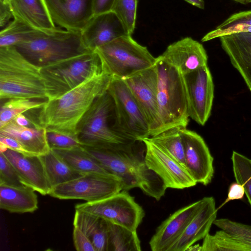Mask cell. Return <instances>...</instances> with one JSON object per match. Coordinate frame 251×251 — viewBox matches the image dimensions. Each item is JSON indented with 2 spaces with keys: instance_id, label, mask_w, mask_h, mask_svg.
<instances>
[{
  "instance_id": "obj_1",
  "label": "cell",
  "mask_w": 251,
  "mask_h": 251,
  "mask_svg": "<svg viewBox=\"0 0 251 251\" xmlns=\"http://www.w3.org/2000/svg\"><path fill=\"white\" fill-rule=\"evenodd\" d=\"M82 146L106 171L121 180L123 190L138 187L156 201L164 195L167 188L164 182L146 165L142 140Z\"/></svg>"
},
{
  "instance_id": "obj_2",
  "label": "cell",
  "mask_w": 251,
  "mask_h": 251,
  "mask_svg": "<svg viewBox=\"0 0 251 251\" xmlns=\"http://www.w3.org/2000/svg\"><path fill=\"white\" fill-rule=\"evenodd\" d=\"M112 76L103 72L55 99L47 100L36 121L47 131L76 136L79 121L96 100L106 92Z\"/></svg>"
},
{
  "instance_id": "obj_3",
  "label": "cell",
  "mask_w": 251,
  "mask_h": 251,
  "mask_svg": "<svg viewBox=\"0 0 251 251\" xmlns=\"http://www.w3.org/2000/svg\"><path fill=\"white\" fill-rule=\"evenodd\" d=\"M41 67L26 59L14 46L0 47V99L47 100Z\"/></svg>"
},
{
  "instance_id": "obj_4",
  "label": "cell",
  "mask_w": 251,
  "mask_h": 251,
  "mask_svg": "<svg viewBox=\"0 0 251 251\" xmlns=\"http://www.w3.org/2000/svg\"><path fill=\"white\" fill-rule=\"evenodd\" d=\"M32 64L42 67L91 51L84 44L80 32L55 28L35 29L24 41L14 46Z\"/></svg>"
},
{
  "instance_id": "obj_5",
  "label": "cell",
  "mask_w": 251,
  "mask_h": 251,
  "mask_svg": "<svg viewBox=\"0 0 251 251\" xmlns=\"http://www.w3.org/2000/svg\"><path fill=\"white\" fill-rule=\"evenodd\" d=\"M158 76L157 100L161 132L186 128L189 117L183 75L160 56L154 64Z\"/></svg>"
},
{
  "instance_id": "obj_6",
  "label": "cell",
  "mask_w": 251,
  "mask_h": 251,
  "mask_svg": "<svg viewBox=\"0 0 251 251\" xmlns=\"http://www.w3.org/2000/svg\"><path fill=\"white\" fill-rule=\"evenodd\" d=\"M47 100L58 98L104 72L101 59L90 51L41 67Z\"/></svg>"
},
{
  "instance_id": "obj_7",
  "label": "cell",
  "mask_w": 251,
  "mask_h": 251,
  "mask_svg": "<svg viewBox=\"0 0 251 251\" xmlns=\"http://www.w3.org/2000/svg\"><path fill=\"white\" fill-rule=\"evenodd\" d=\"M104 72L112 78L125 80L153 66L155 58L148 49L126 35L97 48Z\"/></svg>"
},
{
  "instance_id": "obj_8",
  "label": "cell",
  "mask_w": 251,
  "mask_h": 251,
  "mask_svg": "<svg viewBox=\"0 0 251 251\" xmlns=\"http://www.w3.org/2000/svg\"><path fill=\"white\" fill-rule=\"evenodd\" d=\"M76 135L83 146L135 141L119 130L114 101L108 91L96 100L81 118L76 127Z\"/></svg>"
},
{
  "instance_id": "obj_9",
  "label": "cell",
  "mask_w": 251,
  "mask_h": 251,
  "mask_svg": "<svg viewBox=\"0 0 251 251\" xmlns=\"http://www.w3.org/2000/svg\"><path fill=\"white\" fill-rule=\"evenodd\" d=\"M107 91L114 103L120 132L134 141L150 137V128L139 104L124 80L112 78Z\"/></svg>"
},
{
  "instance_id": "obj_10",
  "label": "cell",
  "mask_w": 251,
  "mask_h": 251,
  "mask_svg": "<svg viewBox=\"0 0 251 251\" xmlns=\"http://www.w3.org/2000/svg\"><path fill=\"white\" fill-rule=\"evenodd\" d=\"M75 209L95 214L132 230H137L145 216L143 208L126 190L99 201L77 204Z\"/></svg>"
},
{
  "instance_id": "obj_11",
  "label": "cell",
  "mask_w": 251,
  "mask_h": 251,
  "mask_svg": "<svg viewBox=\"0 0 251 251\" xmlns=\"http://www.w3.org/2000/svg\"><path fill=\"white\" fill-rule=\"evenodd\" d=\"M123 190L121 180L112 175L86 173L51 188L49 195L61 200L78 199L93 202Z\"/></svg>"
},
{
  "instance_id": "obj_12",
  "label": "cell",
  "mask_w": 251,
  "mask_h": 251,
  "mask_svg": "<svg viewBox=\"0 0 251 251\" xmlns=\"http://www.w3.org/2000/svg\"><path fill=\"white\" fill-rule=\"evenodd\" d=\"M189 118L201 126L209 119L214 99L213 78L207 65L183 75Z\"/></svg>"
},
{
  "instance_id": "obj_13",
  "label": "cell",
  "mask_w": 251,
  "mask_h": 251,
  "mask_svg": "<svg viewBox=\"0 0 251 251\" xmlns=\"http://www.w3.org/2000/svg\"><path fill=\"white\" fill-rule=\"evenodd\" d=\"M142 140L146 146L147 166L162 179L167 188L183 189L196 185L197 183L184 166L151 141L149 137Z\"/></svg>"
},
{
  "instance_id": "obj_14",
  "label": "cell",
  "mask_w": 251,
  "mask_h": 251,
  "mask_svg": "<svg viewBox=\"0 0 251 251\" xmlns=\"http://www.w3.org/2000/svg\"><path fill=\"white\" fill-rule=\"evenodd\" d=\"M149 123L150 137L161 132L157 100L158 76L155 65L124 80Z\"/></svg>"
},
{
  "instance_id": "obj_15",
  "label": "cell",
  "mask_w": 251,
  "mask_h": 251,
  "mask_svg": "<svg viewBox=\"0 0 251 251\" xmlns=\"http://www.w3.org/2000/svg\"><path fill=\"white\" fill-rule=\"evenodd\" d=\"M184 151L185 167L197 183H210L214 170V158L203 139L197 132L180 128Z\"/></svg>"
},
{
  "instance_id": "obj_16",
  "label": "cell",
  "mask_w": 251,
  "mask_h": 251,
  "mask_svg": "<svg viewBox=\"0 0 251 251\" xmlns=\"http://www.w3.org/2000/svg\"><path fill=\"white\" fill-rule=\"evenodd\" d=\"M203 199L183 207L171 214L156 228L149 245L152 251H169L200 209Z\"/></svg>"
},
{
  "instance_id": "obj_17",
  "label": "cell",
  "mask_w": 251,
  "mask_h": 251,
  "mask_svg": "<svg viewBox=\"0 0 251 251\" xmlns=\"http://www.w3.org/2000/svg\"><path fill=\"white\" fill-rule=\"evenodd\" d=\"M54 24L81 32L93 17V0H44Z\"/></svg>"
},
{
  "instance_id": "obj_18",
  "label": "cell",
  "mask_w": 251,
  "mask_h": 251,
  "mask_svg": "<svg viewBox=\"0 0 251 251\" xmlns=\"http://www.w3.org/2000/svg\"><path fill=\"white\" fill-rule=\"evenodd\" d=\"M80 33L84 44L91 51L128 34L112 11L94 15Z\"/></svg>"
},
{
  "instance_id": "obj_19",
  "label": "cell",
  "mask_w": 251,
  "mask_h": 251,
  "mask_svg": "<svg viewBox=\"0 0 251 251\" xmlns=\"http://www.w3.org/2000/svg\"><path fill=\"white\" fill-rule=\"evenodd\" d=\"M160 56L183 75L207 65L208 56L203 45L190 37L170 44Z\"/></svg>"
},
{
  "instance_id": "obj_20",
  "label": "cell",
  "mask_w": 251,
  "mask_h": 251,
  "mask_svg": "<svg viewBox=\"0 0 251 251\" xmlns=\"http://www.w3.org/2000/svg\"><path fill=\"white\" fill-rule=\"evenodd\" d=\"M2 152L16 169L22 183L41 195H49L51 187L40 156L25 155L7 149Z\"/></svg>"
},
{
  "instance_id": "obj_21",
  "label": "cell",
  "mask_w": 251,
  "mask_h": 251,
  "mask_svg": "<svg viewBox=\"0 0 251 251\" xmlns=\"http://www.w3.org/2000/svg\"><path fill=\"white\" fill-rule=\"evenodd\" d=\"M202 199L203 203L200 209L169 251H186L189 247L203 239L209 233L212 225L216 219L218 209L213 197H206Z\"/></svg>"
},
{
  "instance_id": "obj_22",
  "label": "cell",
  "mask_w": 251,
  "mask_h": 251,
  "mask_svg": "<svg viewBox=\"0 0 251 251\" xmlns=\"http://www.w3.org/2000/svg\"><path fill=\"white\" fill-rule=\"evenodd\" d=\"M221 46L251 92V33L239 32L220 37Z\"/></svg>"
},
{
  "instance_id": "obj_23",
  "label": "cell",
  "mask_w": 251,
  "mask_h": 251,
  "mask_svg": "<svg viewBox=\"0 0 251 251\" xmlns=\"http://www.w3.org/2000/svg\"><path fill=\"white\" fill-rule=\"evenodd\" d=\"M0 135L17 140L30 155L41 156L50 150L47 138V129L42 126H22L12 121L0 128Z\"/></svg>"
},
{
  "instance_id": "obj_24",
  "label": "cell",
  "mask_w": 251,
  "mask_h": 251,
  "mask_svg": "<svg viewBox=\"0 0 251 251\" xmlns=\"http://www.w3.org/2000/svg\"><path fill=\"white\" fill-rule=\"evenodd\" d=\"M14 18L40 30L55 28L44 0H10Z\"/></svg>"
},
{
  "instance_id": "obj_25",
  "label": "cell",
  "mask_w": 251,
  "mask_h": 251,
  "mask_svg": "<svg viewBox=\"0 0 251 251\" xmlns=\"http://www.w3.org/2000/svg\"><path fill=\"white\" fill-rule=\"evenodd\" d=\"M35 190L24 185L15 187L0 184V208L11 213H31L38 208Z\"/></svg>"
},
{
  "instance_id": "obj_26",
  "label": "cell",
  "mask_w": 251,
  "mask_h": 251,
  "mask_svg": "<svg viewBox=\"0 0 251 251\" xmlns=\"http://www.w3.org/2000/svg\"><path fill=\"white\" fill-rule=\"evenodd\" d=\"M73 225L79 228L93 243L96 251H108L107 221L95 214L75 209Z\"/></svg>"
},
{
  "instance_id": "obj_27",
  "label": "cell",
  "mask_w": 251,
  "mask_h": 251,
  "mask_svg": "<svg viewBox=\"0 0 251 251\" xmlns=\"http://www.w3.org/2000/svg\"><path fill=\"white\" fill-rule=\"evenodd\" d=\"M40 156L51 188L84 175L72 168L52 150Z\"/></svg>"
},
{
  "instance_id": "obj_28",
  "label": "cell",
  "mask_w": 251,
  "mask_h": 251,
  "mask_svg": "<svg viewBox=\"0 0 251 251\" xmlns=\"http://www.w3.org/2000/svg\"><path fill=\"white\" fill-rule=\"evenodd\" d=\"M52 150L70 166L82 174L112 175L102 167L82 146L69 150Z\"/></svg>"
},
{
  "instance_id": "obj_29",
  "label": "cell",
  "mask_w": 251,
  "mask_h": 251,
  "mask_svg": "<svg viewBox=\"0 0 251 251\" xmlns=\"http://www.w3.org/2000/svg\"><path fill=\"white\" fill-rule=\"evenodd\" d=\"M107 222L109 251H140L141 250L140 241L136 230H132L108 221Z\"/></svg>"
},
{
  "instance_id": "obj_30",
  "label": "cell",
  "mask_w": 251,
  "mask_h": 251,
  "mask_svg": "<svg viewBox=\"0 0 251 251\" xmlns=\"http://www.w3.org/2000/svg\"><path fill=\"white\" fill-rule=\"evenodd\" d=\"M180 128H172L149 139L185 167L184 146Z\"/></svg>"
},
{
  "instance_id": "obj_31",
  "label": "cell",
  "mask_w": 251,
  "mask_h": 251,
  "mask_svg": "<svg viewBox=\"0 0 251 251\" xmlns=\"http://www.w3.org/2000/svg\"><path fill=\"white\" fill-rule=\"evenodd\" d=\"M46 101L27 98H12L4 100L0 106V128L21 114L41 108Z\"/></svg>"
},
{
  "instance_id": "obj_32",
  "label": "cell",
  "mask_w": 251,
  "mask_h": 251,
  "mask_svg": "<svg viewBox=\"0 0 251 251\" xmlns=\"http://www.w3.org/2000/svg\"><path fill=\"white\" fill-rule=\"evenodd\" d=\"M251 26V10L234 13L215 29L206 34L201 39L203 42L222 36L239 32L244 27Z\"/></svg>"
},
{
  "instance_id": "obj_33",
  "label": "cell",
  "mask_w": 251,
  "mask_h": 251,
  "mask_svg": "<svg viewBox=\"0 0 251 251\" xmlns=\"http://www.w3.org/2000/svg\"><path fill=\"white\" fill-rule=\"evenodd\" d=\"M203 239L201 251H250L246 246L222 229L213 235L207 234Z\"/></svg>"
},
{
  "instance_id": "obj_34",
  "label": "cell",
  "mask_w": 251,
  "mask_h": 251,
  "mask_svg": "<svg viewBox=\"0 0 251 251\" xmlns=\"http://www.w3.org/2000/svg\"><path fill=\"white\" fill-rule=\"evenodd\" d=\"M35 29L14 18L9 25L0 31V47L14 46L25 41Z\"/></svg>"
},
{
  "instance_id": "obj_35",
  "label": "cell",
  "mask_w": 251,
  "mask_h": 251,
  "mask_svg": "<svg viewBox=\"0 0 251 251\" xmlns=\"http://www.w3.org/2000/svg\"><path fill=\"white\" fill-rule=\"evenodd\" d=\"M231 160L235 180L243 186L251 206V159L233 151Z\"/></svg>"
},
{
  "instance_id": "obj_36",
  "label": "cell",
  "mask_w": 251,
  "mask_h": 251,
  "mask_svg": "<svg viewBox=\"0 0 251 251\" xmlns=\"http://www.w3.org/2000/svg\"><path fill=\"white\" fill-rule=\"evenodd\" d=\"M213 224L229 233L251 251V226L226 218L216 219Z\"/></svg>"
},
{
  "instance_id": "obj_37",
  "label": "cell",
  "mask_w": 251,
  "mask_h": 251,
  "mask_svg": "<svg viewBox=\"0 0 251 251\" xmlns=\"http://www.w3.org/2000/svg\"><path fill=\"white\" fill-rule=\"evenodd\" d=\"M137 0H115L112 11L122 22L127 33L134 31L136 20Z\"/></svg>"
},
{
  "instance_id": "obj_38",
  "label": "cell",
  "mask_w": 251,
  "mask_h": 251,
  "mask_svg": "<svg viewBox=\"0 0 251 251\" xmlns=\"http://www.w3.org/2000/svg\"><path fill=\"white\" fill-rule=\"evenodd\" d=\"M47 138L52 150H69L81 146L76 136L47 131Z\"/></svg>"
},
{
  "instance_id": "obj_39",
  "label": "cell",
  "mask_w": 251,
  "mask_h": 251,
  "mask_svg": "<svg viewBox=\"0 0 251 251\" xmlns=\"http://www.w3.org/2000/svg\"><path fill=\"white\" fill-rule=\"evenodd\" d=\"M0 184L15 187L25 185L14 167L2 152H0Z\"/></svg>"
},
{
  "instance_id": "obj_40",
  "label": "cell",
  "mask_w": 251,
  "mask_h": 251,
  "mask_svg": "<svg viewBox=\"0 0 251 251\" xmlns=\"http://www.w3.org/2000/svg\"><path fill=\"white\" fill-rule=\"evenodd\" d=\"M73 237L76 250L78 251H96L91 240L76 226H74Z\"/></svg>"
},
{
  "instance_id": "obj_41",
  "label": "cell",
  "mask_w": 251,
  "mask_h": 251,
  "mask_svg": "<svg viewBox=\"0 0 251 251\" xmlns=\"http://www.w3.org/2000/svg\"><path fill=\"white\" fill-rule=\"evenodd\" d=\"M14 19L10 0H0V31L4 29Z\"/></svg>"
},
{
  "instance_id": "obj_42",
  "label": "cell",
  "mask_w": 251,
  "mask_h": 251,
  "mask_svg": "<svg viewBox=\"0 0 251 251\" xmlns=\"http://www.w3.org/2000/svg\"><path fill=\"white\" fill-rule=\"evenodd\" d=\"M245 194V189L242 184L236 181L231 183L228 189L227 197L220 207L230 201L242 199Z\"/></svg>"
},
{
  "instance_id": "obj_43",
  "label": "cell",
  "mask_w": 251,
  "mask_h": 251,
  "mask_svg": "<svg viewBox=\"0 0 251 251\" xmlns=\"http://www.w3.org/2000/svg\"><path fill=\"white\" fill-rule=\"evenodd\" d=\"M0 144L25 155H30L17 140L10 137L0 135Z\"/></svg>"
},
{
  "instance_id": "obj_44",
  "label": "cell",
  "mask_w": 251,
  "mask_h": 251,
  "mask_svg": "<svg viewBox=\"0 0 251 251\" xmlns=\"http://www.w3.org/2000/svg\"><path fill=\"white\" fill-rule=\"evenodd\" d=\"M115 1V0H93L94 15L112 11Z\"/></svg>"
},
{
  "instance_id": "obj_45",
  "label": "cell",
  "mask_w": 251,
  "mask_h": 251,
  "mask_svg": "<svg viewBox=\"0 0 251 251\" xmlns=\"http://www.w3.org/2000/svg\"><path fill=\"white\" fill-rule=\"evenodd\" d=\"M189 4L200 9L204 8V1L203 0H184Z\"/></svg>"
},
{
  "instance_id": "obj_46",
  "label": "cell",
  "mask_w": 251,
  "mask_h": 251,
  "mask_svg": "<svg viewBox=\"0 0 251 251\" xmlns=\"http://www.w3.org/2000/svg\"><path fill=\"white\" fill-rule=\"evenodd\" d=\"M186 251H201V246H200L199 244L195 245L194 246L192 245L189 247Z\"/></svg>"
},
{
  "instance_id": "obj_47",
  "label": "cell",
  "mask_w": 251,
  "mask_h": 251,
  "mask_svg": "<svg viewBox=\"0 0 251 251\" xmlns=\"http://www.w3.org/2000/svg\"><path fill=\"white\" fill-rule=\"evenodd\" d=\"M235 1L239 2L241 4H247L251 2V0H234Z\"/></svg>"
}]
</instances>
